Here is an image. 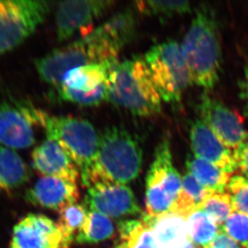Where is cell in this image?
I'll return each instance as SVG.
<instances>
[{
  "label": "cell",
  "mask_w": 248,
  "mask_h": 248,
  "mask_svg": "<svg viewBox=\"0 0 248 248\" xmlns=\"http://www.w3.org/2000/svg\"><path fill=\"white\" fill-rule=\"evenodd\" d=\"M110 218L96 211H89L84 226L76 237L78 244H97L110 239L114 234Z\"/></svg>",
  "instance_id": "603a6c76"
},
{
  "label": "cell",
  "mask_w": 248,
  "mask_h": 248,
  "mask_svg": "<svg viewBox=\"0 0 248 248\" xmlns=\"http://www.w3.org/2000/svg\"><path fill=\"white\" fill-rule=\"evenodd\" d=\"M199 210L205 212L220 227L234 211L232 197L228 193H212L199 206Z\"/></svg>",
  "instance_id": "83f0119b"
},
{
  "label": "cell",
  "mask_w": 248,
  "mask_h": 248,
  "mask_svg": "<svg viewBox=\"0 0 248 248\" xmlns=\"http://www.w3.org/2000/svg\"><path fill=\"white\" fill-rule=\"evenodd\" d=\"M227 190L232 197L234 211L248 215V178L234 176L230 181Z\"/></svg>",
  "instance_id": "4dcf8cb0"
},
{
  "label": "cell",
  "mask_w": 248,
  "mask_h": 248,
  "mask_svg": "<svg viewBox=\"0 0 248 248\" xmlns=\"http://www.w3.org/2000/svg\"><path fill=\"white\" fill-rule=\"evenodd\" d=\"M188 234L195 246L207 248L219 232V227L203 211H193L186 218Z\"/></svg>",
  "instance_id": "cb8c5ba5"
},
{
  "label": "cell",
  "mask_w": 248,
  "mask_h": 248,
  "mask_svg": "<svg viewBox=\"0 0 248 248\" xmlns=\"http://www.w3.org/2000/svg\"><path fill=\"white\" fill-rule=\"evenodd\" d=\"M118 232L119 244L115 248H159L151 230L141 221H122Z\"/></svg>",
  "instance_id": "7402d4cb"
},
{
  "label": "cell",
  "mask_w": 248,
  "mask_h": 248,
  "mask_svg": "<svg viewBox=\"0 0 248 248\" xmlns=\"http://www.w3.org/2000/svg\"><path fill=\"white\" fill-rule=\"evenodd\" d=\"M117 63H92L73 68L66 73L61 84L83 93L95 91L108 83L111 71Z\"/></svg>",
  "instance_id": "ac0fdd59"
},
{
  "label": "cell",
  "mask_w": 248,
  "mask_h": 248,
  "mask_svg": "<svg viewBox=\"0 0 248 248\" xmlns=\"http://www.w3.org/2000/svg\"><path fill=\"white\" fill-rule=\"evenodd\" d=\"M181 48L190 83L202 89H213L222 67L219 33L213 14L206 9L197 12Z\"/></svg>",
  "instance_id": "3957f363"
},
{
  "label": "cell",
  "mask_w": 248,
  "mask_h": 248,
  "mask_svg": "<svg viewBox=\"0 0 248 248\" xmlns=\"http://www.w3.org/2000/svg\"><path fill=\"white\" fill-rule=\"evenodd\" d=\"M40 126L47 139L58 143L69 155L82 175L93 163L100 134L86 120L50 116L45 112Z\"/></svg>",
  "instance_id": "5b68a950"
},
{
  "label": "cell",
  "mask_w": 248,
  "mask_h": 248,
  "mask_svg": "<svg viewBox=\"0 0 248 248\" xmlns=\"http://www.w3.org/2000/svg\"><path fill=\"white\" fill-rule=\"evenodd\" d=\"M122 49L103 24L36 60L35 69L45 82L58 87L66 73L73 68L92 63H117Z\"/></svg>",
  "instance_id": "7a4b0ae2"
},
{
  "label": "cell",
  "mask_w": 248,
  "mask_h": 248,
  "mask_svg": "<svg viewBox=\"0 0 248 248\" xmlns=\"http://www.w3.org/2000/svg\"><path fill=\"white\" fill-rule=\"evenodd\" d=\"M28 166L16 150L0 146V189L12 191L28 183Z\"/></svg>",
  "instance_id": "d6986e66"
},
{
  "label": "cell",
  "mask_w": 248,
  "mask_h": 248,
  "mask_svg": "<svg viewBox=\"0 0 248 248\" xmlns=\"http://www.w3.org/2000/svg\"><path fill=\"white\" fill-rule=\"evenodd\" d=\"M86 207L80 204H73L60 211L57 225L60 227L63 239L70 247L86 221Z\"/></svg>",
  "instance_id": "d4e9b609"
},
{
  "label": "cell",
  "mask_w": 248,
  "mask_h": 248,
  "mask_svg": "<svg viewBox=\"0 0 248 248\" xmlns=\"http://www.w3.org/2000/svg\"><path fill=\"white\" fill-rule=\"evenodd\" d=\"M33 167L44 177H55L77 183L80 170L65 150L54 140L46 139L33 150Z\"/></svg>",
  "instance_id": "2e32d148"
},
{
  "label": "cell",
  "mask_w": 248,
  "mask_h": 248,
  "mask_svg": "<svg viewBox=\"0 0 248 248\" xmlns=\"http://www.w3.org/2000/svg\"><path fill=\"white\" fill-rule=\"evenodd\" d=\"M107 101L138 117H151L162 109V99L144 58L118 62L108 78Z\"/></svg>",
  "instance_id": "277c9868"
},
{
  "label": "cell",
  "mask_w": 248,
  "mask_h": 248,
  "mask_svg": "<svg viewBox=\"0 0 248 248\" xmlns=\"http://www.w3.org/2000/svg\"></svg>",
  "instance_id": "8d00e7d4"
},
{
  "label": "cell",
  "mask_w": 248,
  "mask_h": 248,
  "mask_svg": "<svg viewBox=\"0 0 248 248\" xmlns=\"http://www.w3.org/2000/svg\"><path fill=\"white\" fill-rule=\"evenodd\" d=\"M49 12V2L43 0H0V55L30 37Z\"/></svg>",
  "instance_id": "ba28073f"
},
{
  "label": "cell",
  "mask_w": 248,
  "mask_h": 248,
  "mask_svg": "<svg viewBox=\"0 0 248 248\" xmlns=\"http://www.w3.org/2000/svg\"><path fill=\"white\" fill-rule=\"evenodd\" d=\"M57 223L43 215L30 214L13 229L11 248H69Z\"/></svg>",
  "instance_id": "7c38bea8"
},
{
  "label": "cell",
  "mask_w": 248,
  "mask_h": 248,
  "mask_svg": "<svg viewBox=\"0 0 248 248\" xmlns=\"http://www.w3.org/2000/svg\"><path fill=\"white\" fill-rule=\"evenodd\" d=\"M85 205L111 218H123L141 214L133 190L126 185H94L88 188Z\"/></svg>",
  "instance_id": "4fadbf2b"
},
{
  "label": "cell",
  "mask_w": 248,
  "mask_h": 248,
  "mask_svg": "<svg viewBox=\"0 0 248 248\" xmlns=\"http://www.w3.org/2000/svg\"><path fill=\"white\" fill-rule=\"evenodd\" d=\"M244 96L248 99V70L246 72V76H245V80H244Z\"/></svg>",
  "instance_id": "836d02e7"
},
{
  "label": "cell",
  "mask_w": 248,
  "mask_h": 248,
  "mask_svg": "<svg viewBox=\"0 0 248 248\" xmlns=\"http://www.w3.org/2000/svg\"><path fill=\"white\" fill-rule=\"evenodd\" d=\"M162 101L176 103L190 83L181 45L167 41L151 47L144 57Z\"/></svg>",
  "instance_id": "8992f818"
},
{
  "label": "cell",
  "mask_w": 248,
  "mask_h": 248,
  "mask_svg": "<svg viewBox=\"0 0 248 248\" xmlns=\"http://www.w3.org/2000/svg\"><path fill=\"white\" fill-rule=\"evenodd\" d=\"M233 156L237 169H239L245 178H248V138L233 151Z\"/></svg>",
  "instance_id": "1f68e13d"
},
{
  "label": "cell",
  "mask_w": 248,
  "mask_h": 248,
  "mask_svg": "<svg viewBox=\"0 0 248 248\" xmlns=\"http://www.w3.org/2000/svg\"><path fill=\"white\" fill-rule=\"evenodd\" d=\"M104 24L122 47L126 46L134 39L136 32L135 18L129 10L117 12Z\"/></svg>",
  "instance_id": "4316f807"
},
{
  "label": "cell",
  "mask_w": 248,
  "mask_h": 248,
  "mask_svg": "<svg viewBox=\"0 0 248 248\" xmlns=\"http://www.w3.org/2000/svg\"><path fill=\"white\" fill-rule=\"evenodd\" d=\"M142 162V149L134 136L122 127H108L100 134L93 163L81 175L83 185H126L138 178Z\"/></svg>",
  "instance_id": "6da1fadb"
},
{
  "label": "cell",
  "mask_w": 248,
  "mask_h": 248,
  "mask_svg": "<svg viewBox=\"0 0 248 248\" xmlns=\"http://www.w3.org/2000/svg\"><path fill=\"white\" fill-rule=\"evenodd\" d=\"M221 232L248 248V215L239 211H233L226 222L219 227Z\"/></svg>",
  "instance_id": "f546056e"
},
{
  "label": "cell",
  "mask_w": 248,
  "mask_h": 248,
  "mask_svg": "<svg viewBox=\"0 0 248 248\" xmlns=\"http://www.w3.org/2000/svg\"><path fill=\"white\" fill-rule=\"evenodd\" d=\"M108 86V81L95 91L83 93L68 89L61 84L57 87V90L59 97L63 101L83 106H96L104 101H107Z\"/></svg>",
  "instance_id": "f1b7e54d"
},
{
  "label": "cell",
  "mask_w": 248,
  "mask_h": 248,
  "mask_svg": "<svg viewBox=\"0 0 248 248\" xmlns=\"http://www.w3.org/2000/svg\"><path fill=\"white\" fill-rule=\"evenodd\" d=\"M199 110L200 120L229 150H236L248 138L241 117L216 99L204 96Z\"/></svg>",
  "instance_id": "30bf717a"
},
{
  "label": "cell",
  "mask_w": 248,
  "mask_h": 248,
  "mask_svg": "<svg viewBox=\"0 0 248 248\" xmlns=\"http://www.w3.org/2000/svg\"><path fill=\"white\" fill-rule=\"evenodd\" d=\"M186 168L204 188L213 192L224 193L232 179V173L194 155L186 159Z\"/></svg>",
  "instance_id": "ffe728a7"
},
{
  "label": "cell",
  "mask_w": 248,
  "mask_h": 248,
  "mask_svg": "<svg viewBox=\"0 0 248 248\" xmlns=\"http://www.w3.org/2000/svg\"><path fill=\"white\" fill-rule=\"evenodd\" d=\"M141 222L152 232L159 248H196L188 234L186 218L177 213L150 217L143 215Z\"/></svg>",
  "instance_id": "e0dca14e"
},
{
  "label": "cell",
  "mask_w": 248,
  "mask_h": 248,
  "mask_svg": "<svg viewBox=\"0 0 248 248\" xmlns=\"http://www.w3.org/2000/svg\"><path fill=\"white\" fill-rule=\"evenodd\" d=\"M45 112L26 102L0 101V146L22 150L34 145V126H40Z\"/></svg>",
  "instance_id": "9c48e42d"
},
{
  "label": "cell",
  "mask_w": 248,
  "mask_h": 248,
  "mask_svg": "<svg viewBox=\"0 0 248 248\" xmlns=\"http://www.w3.org/2000/svg\"><path fill=\"white\" fill-rule=\"evenodd\" d=\"M115 2L111 0L63 1L58 4L56 12L57 40L63 42L79 30L91 26L101 18Z\"/></svg>",
  "instance_id": "8fae6325"
},
{
  "label": "cell",
  "mask_w": 248,
  "mask_h": 248,
  "mask_svg": "<svg viewBox=\"0 0 248 248\" xmlns=\"http://www.w3.org/2000/svg\"><path fill=\"white\" fill-rule=\"evenodd\" d=\"M212 193L213 191L204 188L190 173H186L182 178V190L173 213L187 218L193 211L199 210V206Z\"/></svg>",
  "instance_id": "44dd1931"
},
{
  "label": "cell",
  "mask_w": 248,
  "mask_h": 248,
  "mask_svg": "<svg viewBox=\"0 0 248 248\" xmlns=\"http://www.w3.org/2000/svg\"><path fill=\"white\" fill-rule=\"evenodd\" d=\"M182 190V178L173 164L169 140L160 143L146 176V215L158 217L173 213Z\"/></svg>",
  "instance_id": "52a82bcc"
},
{
  "label": "cell",
  "mask_w": 248,
  "mask_h": 248,
  "mask_svg": "<svg viewBox=\"0 0 248 248\" xmlns=\"http://www.w3.org/2000/svg\"></svg>",
  "instance_id": "d590c367"
},
{
  "label": "cell",
  "mask_w": 248,
  "mask_h": 248,
  "mask_svg": "<svg viewBox=\"0 0 248 248\" xmlns=\"http://www.w3.org/2000/svg\"><path fill=\"white\" fill-rule=\"evenodd\" d=\"M26 199L33 205L60 212L77 203L80 199V192L75 182L55 177H43L28 190Z\"/></svg>",
  "instance_id": "5bb4252c"
},
{
  "label": "cell",
  "mask_w": 248,
  "mask_h": 248,
  "mask_svg": "<svg viewBox=\"0 0 248 248\" xmlns=\"http://www.w3.org/2000/svg\"><path fill=\"white\" fill-rule=\"evenodd\" d=\"M190 138L194 157L211 162L227 173H232L236 170L233 153L201 120L193 123Z\"/></svg>",
  "instance_id": "9a60e30c"
},
{
  "label": "cell",
  "mask_w": 248,
  "mask_h": 248,
  "mask_svg": "<svg viewBox=\"0 0 248 248\" xmlns=\"http://www.w3.org/2000/svg\"><path fill=\"white\" fill-rule=\"evenodd\" d=\"M209 248H239L238 243L219 230Z\"/></svg>",
  "instance_id": "d6a6232c"
},
{
  "label": "cell",
  "mask_w": 248,
  "mask_h": 248,
  "mask_svg": "<svg viewBox=\"0 0 248 248\" xmlns=\"http://www.w3.org/2000/svg\"><path fill=\"white\" fill-rule=\"evenodd\" d=\"M136 7L142 14L162 17H173L191 11L190 3L184 0L138 1Z\"/></svg>",
  "instance_id": "484cf974"
},
{
  "label": "cell",
  "mask_w": 248,
  "mask_h": 248,
  "mask_svg": "<svg viewBox=\"0 0 248 248\" xmlns=\"http://www.w3.org/2000/svg\"><path fill=\"white\" fill-rule=\"evenodd\" d=\"M0 191H2V190H1V189H0Z\"/></svg>",
  "instance_id": "e575fe53"
}]
</instances>
